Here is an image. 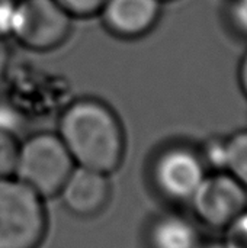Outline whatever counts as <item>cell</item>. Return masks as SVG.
Here are the masks:
<instances>
[{
  "instance_id": "6da1fadb",
  "label": "cell",
  "mask_w": 247,
  "mask_h": 248,
  "mask_svg": "<svg viewBox=\"0 0 247 248\" xmlns=\"http://www.w3.org/2000/svg\"><path fill=\"white\" fill-rule=\"evenodd\" d=\"M58 137L79 167L115 173L125 155L124 126L111 106L98 99H77L58 119Z\"/></svg>"
},
{
  "instance_id": "7a4b0ae2",
  "label": "cell",
  "mask_w": 247,
  "mask_h": 248,
  "mask_svg": "<svg viewBox=\"0 0 247 248\" xmlns=\"http://www.w3.org/2000/svg\"><path fill=\"white\" fill-rule=\"evenodd\" d=\"M45 199L15 176L0 179V248H39L48 231Z\"/></svg>"
},
{
  "instance_id": "3957f363",
  "label": "cell",
  "mask_w": 247,
  "mask_h": 248,
  "mask_svg": "<svg viewBox=\"0 0 247 248\" xmlns=\"http://www.w3.org/2000/svg\"><path fill=\"white\" fill-rule=\"evenodd\" d=\"M74 167L58 134L38 132L19 145L15 177L48 199L58 196Z\"/></svg>"
},
{
  "instance_id": "277c9868",
  "label": "cell",
  "mask_w": 247,
  "mask_h": 248,
  "mask_svg": "<svg viewBox=\"0 0 247 248\" xmlns=\"http://www.w3.org/2000/svg\"><path fill=\"white\" fill-rule=\"evenodd\" d=\"M73 16L55 0H16L10 33L32 51H51L70 35Z\"/></svg>"
},
{
  "instance_id": "5b68a950",
  "label": "cell",
  "mask_w": 247,
  "mask_h": 248,
  "mask_svg": "<svg viewBox=\"0 0 247 248\" xmlns=\"http://www.w3.org/2000/svg\"><path fill=\"white\" fill-rule=\"evenodd\" d=\"M197 219L224 231L247 209V190L227 171L207 174L189 201Z\"/></svg>"
},
{
  "instance_id": "8992f818",
  "label": "cell",
  "mask_w": 247,
  "mask_h": 248,
  "mask_svg": "<svg viewBox=\"0 0 247 248\" xmlns=\"http://www.w3.org/2000/svg\"><path fill=\"white\" fill-rule=\"evenodd\" d=\"M207 176V166L201 153L185 145H173L163 150L151 167V179L166 199L189 202Z\"/></svg>"
},
{
  "instance_id": "52a82bcc",
  "label": "cell",
  "mask_w": 247,
  "mask_h": 248,
  "mask_svg": "<svg viewBox=\"0 0 247 248\" xmlns=\"http://www.w3.org/2000/svg\"><path fill=\"white\" fill-rule=\"evenodd\" d=\"M109 174L76 166L61 187V196L66 209L79 218H92L103 212L111 199Z\"/></svg>"
},
{
  "instance_id": "ba28073f",
  "label": "cell",
  "mask_w": 247,
  "mask_h": 248,
  "mask_svg": "<svg viewBox=\"0 0 247 248\" xmlns=\"http://www.w3.org/2000/svg\"><path fill=\"white\" fill-rule=\"evenodd\" d=\"M103 26L115 36L135 39L148 33L162 15L160 0H105L99 13Z\"/></svg>"
},
{
  "instance_id": "9c48e42d",
  "label": "cell",
  "mask_w": 247,
  "mask_h": 248,
  "mask_svg": "<svg viewBox=\"0 0 247 248\" xmlns=\"http://www.w3.org/2000/svg\"><path fill=\"white\" fill-rule=\"evenodd\" d=\"M150 248H199L201 235L192 221L178 214L159 217L148 230Z\"/></svg>"
},
{
  "instance_id": "30bf717a",
  "label": "cell",
  "mask_w": 247,
  "mask_h": 248,
  "mask_svg": "<svg viewBox=\"0 0 247 248\" xmlns=\"http://www.w3.org/2000/svg\"><path fill=\"white\" fill-rule=\"evenodd\" d=\"M224 171L231 174L247 190V129L226 137Z\"/></svg>"
},
{
  "instance_id": "8fae6325",
  "label": "cell",
  "mask_w": 247,
  "mask_h": 248,
  "mask_svg": "<svg viewBox=\"0 0 247 248\" xmlns=\"http://www.w3.org/2000/svg\"><path fill=\"white\" fill-rule=\"evenodd\" d=\"M19 145L13 129L0 126V179L15 176Z\"/></svg>"
},
{
  "instance_id": "7c38bea8",
  "label": "cell",
  "mask_w": 247,
  "mask_h": 248,
  "mask_svg": "<svg viewBox=\"0 0 247 248\" xmlns=\"http://www.w3.org/2000/svg\"><path fill=\"white\" fill-rule=\"evenodd\" d=\"M223 19L233 35L247 41V0H224Z\"/></svg>"
},
{
  "instance_id": "4fadbf2b",
  "label": "cell",
  "mask_w": 247,
  "mask_h": 248,
  "mask_svg": "<svg viewBox=\"0 0 247 248\" xmlns=\"http://www.w3.org/2000/svg\"><path fill=\"white\" fill-rule=\"evenodd\" d=\"M201 157L205 166L213 167L215 171H224L226 161V137H213L205 141Z\"/></svg>"
},
{
  "instance_id": "5bb4252c",
  "label": "cell",
  "mask_w": 247,
  "mask_h": 248,
  "mask_svg": "<svg viewBox=\"0 0 247 248\" xmlns=\"http://www.w3.org/2000/svg\"><path fill=\"white\" fill-rule=\"evenodd\" d=\"M224 243L229 248H247V209L224 230Z\"/></svg>"
},
{
  "instance_id": "9a60e30c",
  "label": "cell",
  "mask_w": 247,
  "mask_h": 248,
  "mask_svg": "<svg viewBox=\"0 0 247 248\" xmlns=\"http://www.w3.org/2000/svg\"><path fill=\"white\" fill-rule=\"evenodd\" d=\"M60 3L73 17H87L98 15L105 0H55Z\"/></svg>"
},
{
  "instance_id": "2e32d148",
  "label": "cell",
  "mask_w": 247,
  "mask_h": 248,
  "mask_svg": "<svg viewBox=\"0 0 247 248\" xmlns=\"http://www.w3.org/2000/svg\"><path fill=\"white\" fill-rule=\"evenodd\" d=\"M16 0H0V36L10 33V23L15 12Z\"/></svg>"
},
{
  "instance_id": "e0dca14e",
  "label": "cell",
  "mask_w": 247,
  "mask_h": 248,
  "mask_svg": "<svg viewBox=\"0 0 247 248\" xmlns=\"http://www.w3.org/2000/svg\"><path fill=\"white\" fill-rule=\"evenodd\" d=\"M10 61H12V49L6 42L4 36H0V80L9 71Z\"/></svg>"
},
{
  "instance_id": "ac0fdd59",
  "label": "cell",
  "mask_w": 247,
  "mask_h": 248,
  "mask_svg": "<svg viewBox=\"0 0 247 248\" xmlns=\"http://www.w3.org/2000/svg\"><path fill=\"white\" fill-rule=\"evenodd\" d=\"M237 81H239V89L242 94L247 100V51L243 54V57L239 61L237 67Z\"/></svg>"
},
{
  "instance_id": "d6986e66",
  "label": "cell",
  "mask_w": 247,
  "mask_h": 248,
  "mask_svg": "<svg viewBox=\"0 0 247 248\" xmlns=\"http://www.w3.org/2000/svg\"><path fill=\"white\" fill-rule=\"evenodd\" d=\"M199 248H229L227 244L224 241H217V243H210V244H205V246H201Z\"/></svg>"
},
{
  "instance_id": "ffe728a7",
  "label": "cell",
  "mask_w": 247,
  "mask_h": 248,
  "mask_svg": "<svg viewBox=\"0 0 247 248\" xmlns=\"http://www.w3.org/2000/svg\"><path fill=\"white\" fill-rule=\"evenodd\" d=\"M160 1H166V0H160Z\"/></svg>"
}]
</instances>
